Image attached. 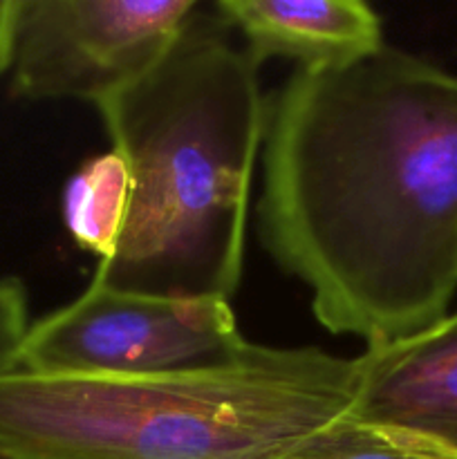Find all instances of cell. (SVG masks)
Segmentation results:
<instances>
[{"label":"cell","mask_w":457,"mask_h":459,"mask_svg":"<svg viewBox=\"0 0 457 459\" xmlns=\"http://www.w3.org/2000/svg\"><path fill=\"white\" fill-rule=\"evenodd\" d=\"M30 325L22 281L0 278V377L21 368V350Z\"/></svg>","instance_id":"cell-9"},{"label":"cell","mask_w":457,"mask_h":459,"mask_svg":"<svg viewBox=\"0 0 457 459\" xmlns=\"http://www.w3.org/2000/svg\"><path fill=\"white\" fill-rule=\"evenodd\" d=\"M260 65L197 9L164 56L97 106L130 170V206L94 282L161 299L236 296L264 139Z\"/></svg>","instance_id":"cell-2"},{"label":"cell","mask_w":457,"mask_h":459,"mask_svg":"<svg viewBox=\"0 0 457 459\" xmlns=\"http://www.w3.org/2000/svg\"><path fill=\"white\" fill-rule=\"evenodd\" d=\"M130 206V170L116 151L83 161L63 188V224L72 240L97 260L115 251Z\"/></svg>","instance_id":"cell-8"},{"label":"cell","mask_w":457,"mask_h":459,"mask_svg":"<svg viewBox=\"0 0 457 459\" xmlns=\"http://www.w3.org/2000/svg\"><path fill=\"white\" fill-rule=\"evenodd\" d=\"M354 420L388 426L457 457V312L357 357Z\"/></svg>","instance_id":"cell-6"},{"label":"cell","mask_w":457,"mask_h":459,"mask_svg":"<svg viewBox=\"0 0 457 459\" xmlns=\"http://www.w3.org/2000/svg\"><path fill=\"white\" fill-rule=\"evenodd\" d=\"M260 242L318 325L366 348L448 316L457 291V76L385 43L296 70L267 99Z\"/></svg>","instance_id":"cell-1"},{"label":"cell","mask_w":457,"mask_h":459,"mask_svg":"<svg viewBox=\"0 0 457 459\" xmlns=\"http://www.w3.org/2000/svg\"><path fill=\"white\" fill-rule=\"evenodd\" d=\"M197 0H4L0 85L12 99L94 108L146 74Z\"/></svg>","instance_id":"cell-4"},{"label":"cell","mask_w":457,"mask_h":459,"mask_svg":"<svg viewBox=\"0 0 457 459\" xmlns=\"http://www.w3.org/2000/svg\"><path fill=\"white\" fill-rule=\"evenodd\" d=\"M228 300L88 290L31 323L21 370L43 375L161 377L227 366L246 350Z\"/></svg>","instance_id":"cell-5"},{"label":"cell","mask_w":457,"mask_h":459,"mask_svg":"<svg viewBox=\"0 0 457 459\" xmlns=\"http://www.w3.org/2000/svg\"><path fill=\"white\" fill-rule=\"evenodd\" d=\"M357 359L249 343L161 377H0V459H289L349 415Z\"/></svg>","instance_id":"cell-3"},{"label":"cell","mask_w":457,"mask_h":459,"mask_svg":"<svg viewBox=\"0 0 457 459\" xmlns=\"http://www.w3.org/2000/svg\"><path fill=\"white\" fill-rule=\"evenodd\" d=\"M215 13L245 36L258 65L287 58L298 70H330L385 45L381 16L363 0H220Z\"/></svg>","instance_id":"cell-7"}]
</instances>
